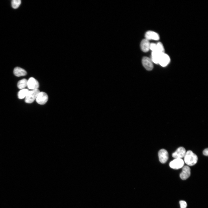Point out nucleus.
<instances>
[{
  "mask_svg": "<svg viewBox=\"0 0 208 208\" xmlns=\"http://www.w3.org/2000/svg\"><path fill=\"white\" fill-rule=\"evenodd\" d=\"M155 51L162 53H164V47L161 42H159L156 44V48Z\"/></svg>",
  "mask_w": 208,
  "mask_h": 208,
  "instance_id": "nucleus-17",
  "label": "nucleus"
},
{
  "mask_svg": "<svg viewBox=\"0 0 208 208\" xmlns=\"http://www.w3.org/2000/svg\"><path fill=\"white\" fill-rule=\"evenodd\" d=\"M142 65L147 70L150 71L153 69V62L151 59L147 57H144L142 60Z\"/></svg>",
  "mask_w": 208,
  "mask_h": 208,
  "instance_id": "nucleus-6",
  "label": "nucleus"
},
{
  "mask_svg": "<svg viewBox=\"0 0 208 208\" xmlns=\"http://www.w3.org/2000/svg\"><path fill=\"white\" fill-rule=\"evenodd\" d=\"M21 3V0H12L11 1L12 7L13 8L16 9L19 7Z\"/></svg>",
  "mask_w": 208,
  "mask_h": 208,
  "instance_id": "nucleus-18",
  "label": "nucleus"
},
{
  "mask_svg": "<svg viewBox=\"0 0 208 208\" xmlns=\"http://www.w3.org/2000/svg\"><path fill=\"white\" fill-rule=\"evenodd\" d=\"M184 162L182 159H175L169 163V166L171 168L174 169H180L183 166Z\"/></svg>",
  "mask_w": 208,
  "mask_h": 208,
  "instance_id": "nucleus-3",
  "label": "nucleus"
},
{
  "mask_svg": "<svg viewBox=\"0 0 208 208\" xmlns=\"http://www.w3.org/2000/svg\"><path fill=\"white\" fill-rule=\"evenodd\" d=\"M185 163L189 166H193L196 164L198 161V157L196 155L190 150L186 152L184 157Z\"/></svg>",
  "mask_w": 208,
  "mask_h": 208,
  "instance_id": "nucleus-1",
  "label": "nucleus"
},
{
  "mask_svg": "<svg viewBox=\"0 0 208 208\" xmlns=\"http://www.w3.org/2000/svg\"><path fill=\"white\" fill-rule=\"evenodd\" d=\"M203 154L207 156L208 155V148H207L206 149H205L203 151Z\"/></svg>",
  "mask_w": 208,
  "mask_h": 208,
  "instance_id": "nucleus-21",
  "label": "nucleus"
},
{
  "mask_svg": "<svg viewBox=\"0 0 208 208\" xmlns=\"http://www.w3.org/2000/svg\"><path fill=\"white\" fill-rule=\"evenodd\" d=\"M38 89L32 90L29 91L25 97V102L28 103L33 102L36 99L38 94L40 92Z\"/></svg>",
  "mask_w": 208,
  "mask_h": 208,
  "instance_id": "nucleus-2",
  "label": "nucleus"
},
{
  "mask_svg": "<svg viewBox=\"0 0 208 208\" xmlns=\"http://www.w3.org/2000/svg\"><path fill=\"white\" fill-rule=\"evenodd\" d=\"M159 160L162 164L165 163L168 159V151L164 149L160 150L158 153Z\"/></svg>",
  "mask_w": 208,
  "mask_h": 208,
  "instance_id": "nucleus-5",
  "label": "nucleus"
},
{
  "mask_svg": "<svg viewBox=\"0 0 208 208\" xmlns=\"http://www.w3.org/2000/svg\"><path fill=\"white\" fill-rule=\"evenodd\" d=\"M29 91L28 89H27L21 90L18 93V98L20 99H22L25 97Z\"/></svg>",
  "mask_w": 208,
  "mask_h": 208,
  "instance_id": "nucleus-16",
  "label": "nucleus"
},
{
  "mask_svg": "<svg viewBox=\"0 0 208 208\" xmlns=\"http://www.w3.org/2000/svg\"><path fill=\"white\" fill-rule=\"evenodd\" d=\"M156 48V44L154 43H150V49L152 51H155Z\"/></svg>",
  "mask_w": 208,
  "mask_h": 208,
  "instance_id": "nucleus-20",
  "label": "nucleus"
},
{
  "mask_svg": "<svg viewBox=\"0 0 208 208\" xmlns=\"http://www.w3.org/2000/svg\"><path fill=\"white\" fill-rule=\"evenodd\" d=\"M191 174L190 169L187 166H183L182 171L180 174V178L183 180L187 179L190 176Z\"/></svg>",
  "mask_w": 208,
  "mask_h": 208,
  "instance_id": "nucleus-10",
  "label": "nucleus"
},
{
  "mask_svg": "<svg viewBox=\"0 0 208 208\" xmlns=\"http://www.w3.org/2000/svg\"><path fill=\"white\" fill-rule=\"evenodd\" d=\"M27 86L29 89L31 90L38 89L39 87V83L35 79L31 77L27 80Z\"/></svg>",
  "mask_w": 208,
  "mask_h": 208,
  "instance_id": "nucleus-8",
  "label": "nucleus"
},
{
  "mask_svg": "<svg viewBox=\"0 0 208 208\" xmlns=\"http://www.w3.org/2000/svg\"><path fill=\"white\" fill-rule=\"evenodd\" d=\"M150 43L149 40L145 39L141 42L140 44L141 49L142 51L146 52L150 49Z\"/></svg>",
  "mask_w": 208,
  "mask_h": 208,
  "instance_id": "nucleus-12",
  "label": "nucleus"
},
{
  "mask_svg": "<svg viewBox=\"0 0 208 208\" xmlns=\"http://www.w3.org/2000/svg\"><path fill=\"white\" fill-rule=\"evenodd\" d=\"M179 204L181 208H186L187 204L186 202L184 200H181L179 201Z\"/></svg>",
  "mask_w": 208,
  "mask_h": 208,
  "instance_id": "nucleus-19",
  "label": "nucleus"
},
{
  "mask_svg": "<svg viewBox=\"0 0 208 208\" xmlns=\"http://www.w3.org/2000/svg\"><path fill=\"white\" fill-rule=\"evenodd\" d=\"M48 99V96L47 94L45 92H41L39 93L36 100L38 104L44 105L47 102Z\"/></svg>",
  "mask_w": 208,
  "mask_h": 208,
  "instance_id": "nucleus-4",
  "label": "nucleus"
},
{
  "mask_svg": "<svg viewBox=\"0 0 208 208\" xmlns=\"http://www.w3.org/2000/svg\"><path fill=\"white\" fill-rule=\"evenodd\" d=\"M27 80L25 79H23L19 81L17 83V87L20 89H24L27 86Z\"/></svg>",
  "mask_w": 208,
  "mask_h": 208,
  "instance_id": "nucleus-15",
  "label": "nucleus"
},
{
  "mask_svg": "<svg viewBox=\"0 0 208 208\" xmlns=\"http://www.w3.org/2000/svg\"><path fill=\"white\" fill-rule=\"evenodd\" d=\"M186 153L185 148L183 147H180L172 154V156L175 159H181L184 157Z\"/></svg>",
  "mask_w": 208,
  "mask_h": 208,
  "instance_id": "nucleus-7",
  "label": "nucleus"
},
{
  "mask_svg": "<svg viewBox=\"0 0 208 208\" xmlns=\"http://www.w3.org/2000/svg\"><path fill=\"white\" fill-rule=\"evenodd\" d=\"M145 39L149 40H158L159 39V34L156 32L149 31L146 33L145 35Z\"/></svg>",
  "mask_w": 208,
  "mask_h": 208,
  "instance_id": "nucleus-11",
  "label": "nucleus"
},
{
  "mask_svg": "<svg viewBox=\"0 0 208 208\" xmlns=\"http://www.w3.org/2000/svg\"><path fill=\"white\" fill-rule=\"evenodd\" d=\"M170 61V59L169 56L164 53L160 56L158 64L161 66L165 67L169 63Z\"/></svg>",
  "mask_w": 208,
  "mask_h": 208,
  "instance_id": "nucleus-9",
  "label": "nucleus"
},
{
  "mask_svg": "<svg viewBox=\"0 0 208 208\" xmlns=\"http://www.w3.org/2000/svg\"><path fill=\"white\" fill-rule=\"evenodd\" d=\"M163 53H161L156 51H152L151 59L152 62L156 64H158L160 57Z\"/></svg>",
  "mask_w": 208,
  "mask_h": 208,
  "instance_id": "nucleus-13",
  "label": "nucleus"
},
{
  "mask_svg": "<svg viewBox=\"0 0 208 208\" xmlns=\"http://www.w3.org/2000/svg\"><path fill=\"white\" fill-rule=\"evenodd\" d=\"M13 72L14 75L17 77L24 76L26 75L27 73L24 69L18 67L14 68Z\"/></svg>",
  "mask_w": 208,
  "mask_h": 208,
  "instance_id": "nucleus-14",
  "label": "nucleus"
}]
</instances>
